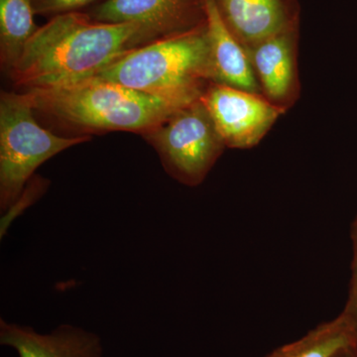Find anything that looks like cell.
<instances>
[{
  "mask_svg": "<svg viewBox=\"0 0 357 357\" xmlns=\"http://www.w3.org/2000/svg\"><path fill=\"white\" fill-rule=\"evenodd\" d=\"M158 40L133 23H103L77 11L60 14L35 32L9 70L18 88H61L95 77L128 52Z\"/></svg>",
  "mask_w": 357,
  "mask_h": 357,
  "instance_id": "1",
  "label": "cell"
},
{
  "mask_svg": "<svg viewBox=\"0 0 357 357\" xmlns=\"http://www.w3.org/2000/svg\"><path fill=\"white\" fill-rule=\"evenodd\" d=\"M95 77L180 105L199 100L215 79L206 20L128 52Z\"/></svg>",
  "mask_w": 357,
  "mask_h": 357,
  "instance_id": "2",
  "label": "cell"
},
{
  "mask_svg": "<svg viewBox=\"0 0 357 357\" xmlns=\"http://www.w3.org/2000/svg\"><path fill=\"white\" fill-rule=\"evenodd\" d=\"M34 110L84 133L130 131L141 135L185 105L103 79L24 93Z\"/></svg>",
  "mask_w": 357,
  "mask_h": 357,
  "instance_id": "3",
  "label": "cell"
},
{
  "mask_svg": "<svg viewBox=\"0 0 357 357\" xmlns=\"http://www.w3.org/2000/svg\"><path fill=\"white\" fill-rule=\"evenodd\" d=\"M24 93L0 98V208L6 213L17 201L42 164L91 136L62 137L41 128Z\"/></svg>",
  "mask_w": 357,
  "mask_h": 357,
  "instance_id": "4",
  "label": "cell"
},
{
  "mask_svg": "<svg viewBox=\"0 0 357 357\" xmlns=\"http://www.w3.org/2000/svg\"><path fill=\"white\" fill-rule=\"evenodd\" d=\"M142 136L156 150L166 172L189 187L204 182L227 148L201 98Z\"/></svg>",
  "mask_w": 357,
  "mask_h": 357,
  "instance_id": "5",
  "label": "cell"
},
{
  "mask_svg": "<svg viewBox=\"0 0 357 357\" xmlns=\"http://www.w3.org/2000/svg\"><path fill=\"white\" fill-rule=\"evenodd\" d=\"M223 142L231 149H250L273 128L286 110L259 93L211 83L201 96Z\"/></svg>",
  "mask_w": 357,
  "mask_h": 357,
  "instance_id": "6",
  "label": "cell"
},
{
  "mask_svg": "<svg viewBox=\"0 0 357 357\" xmlns=\"http://www.w3.org/2000/svg\"><path fill=\"white\" fill-rule=\"evenodd\" d=\"M103 23H133L157 39L194 29L206 22L204 0H105L89 13Z\"/></svg>",
  "mask_w": 357,
  "mask_h": 357,
  "instance_id": "7",
  "label": "cell"
},
{
  "mask_svg": "<svg viewBox=\"0 0 357 357\" xmlns=\"http://www.w3.org/2000/svg\"><path fill=\"white\" fill-rule=\"evenodd\" d=\"M299 38L295 27L244 48L262 96L286 112L300 98Z\"/></svg>",
  "mask_w": 357,
  "mask_h": 357,
  "instance_id": "8",
  "label": "cell"
},
{
  "mask_svg": "<svg viewBox=\"0 0 357 357\" xmlns=\"http://www.w3.org/2000/svg\"><path fill=\"white\" fill-rule=\"evenodd\" d=\"M223 22L244 48L300 27L298 0H215Z\"/></svg>",
  "mask_w": 357,
  "mask_h": 357,
  "instance_id": "9",
  "label": "cell"
},
{
  "mask_svg": "<svg viewBox=\"0 0 357 357\" xmlns=\"http://www.w3.org/2000/svg\"><path fill=\"white\" fill-rule=\"evenodd\" d=\"M0 342L15 349L20 357H102L100 337L70 325L40 333L30 326L1 319Z\"/></svg>",
  "mask_w": 357,
  "mask_h": 357,
  "instance_id": "10",
  "label": "cell"
},
{
  "mask_svg": "<svg viewBox=\"0 0 357 357\" xmlns=\"http://www.w3.org/2000/svg\"><path fill=\"white\" fill-rule=\"evenodd\" d=\"M213 57V83L262 95L245 49L223 22L215 0H204Z\"/></svg>",
  "mask_w": 357,
  "mask_h": 357,
  "instance_id": "11",
  "label": "cell"
},
{
  "mask_svg": "<svg viewBox=\"0 0 357 357\" xmlns=\"http://www.w3.org/2000/svg\"><path fill=\"white\" fill-rule=\"evenodd\" d=\"M357 347L356 333L340 312L319 324L299 340L274 349L265 357H335L347 347Z\"/></svg>",
  "mask_w": 357,
  "mask_h": 357,
  "instance_id": "12",
  "label": "cell"
},
{
  "mask_svg": "<svg viewBox=\"0 0 357 357\" xmlns=\"http://www.w3.org/2000/svg\"><path fill=\"white\" fill-rule=\"evenodd\" d=\"M32 0H0V61L9 73L39 27L33 20Z\"/></svg>",
  "mask_w": 357,
  "mask_h": 357,
  "instance_id": "13",
  "label": "cell"
},
{
  "mask_svg": "<svg viewBox=\"0 0 357 357\" xmlns=\"http://www.w3.org/2000/svg\"><path fill=\"white\" fill-rule=\"evenodd\" d=\"M48 183L44 180V178L36 177L34 176L29 181L27 185H26L24 191L22 192L20 198L17 201L13 204L10 208L4 213L3 217L1 218V237L3 234H6L7 229H8L10 222H13L14 218L17 217L18 215L25 210L28 206H31L36 199L41 197L45 190L47 189Z\"/></svg>",
  "mask_w": 357,
  "mask_h": 357,
  "instance_id": "14",
  "label": "cell"
},
{
  "mask_svg": "<svg viewBox=\"0 0 357 357\" xmlns=\"http://www.w3.org/2000/svg\"><path fill=\"white\" fill-rule=\"evenodd\" d=\"M352 261L349 293L342 314L351 324L357 337V215L351 225Z\"/></svg>",
  "mask_w": 357,
  "mask_h": 357,
  "instance_id": "15",
  "label": "cell"
},
{
  "mask_svg": "<svg viewBox=\"0 0 357 357\" xmlns=\"http://www.w3.org/2000/svg\"><path fill=\"white\" fill-rule=\"evenodd\" d=\"M96 0H32L33 9L38 15L57 16L75 13Z\"/></svg>",
  "mask_w": 357,
  "mask_h": 357,
  "instance_id": "16",
  "label": "cell"
},
{
  "mask_svg": "<svg viewBox=\"0 0 357 357\" xmlns=\"http://www.w3.org/2000/svg\"><path fill=\"white\" fill-rule=\"evenodd\" d=\"M335 357H357V347H347L338 352Z\"/></svg>",
  "mask_w": 357,
  "mask_h": 357,
  "instance_id": "17",
  "label": "cell"
}]
</instances>
